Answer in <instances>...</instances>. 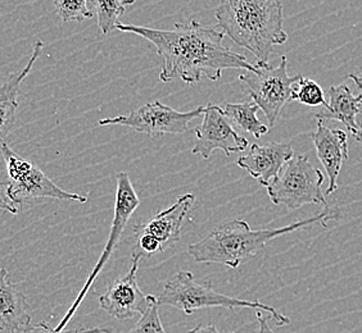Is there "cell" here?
I'll use <instances>...</instances> for the list:
<instances>
[{
	"label": "cell",
	"instance_id": "30bf717a",
	"mask_svg": "<svg viewBox=\"0 0 362 333\" xmlns=\"http://www.w3.org/2000/svg\"><path fill=\"white\" fill-rule=\"evenodd\" d=\"M194 132L197 143L192 149V154H198L203 159H209L215 150H223L226 155L240 153L250 144L248 140L234 130L223 108L212 103L204 107L202 123Z\"/></svg>",
	"mask_w": 362,
	"mask_h": 333
},
{
	"label": "cell",
	"instance_id": "7a4b0ae2",
	"mask_svg": "<svg viewBox=\"0 0 362 333\" xmlns=\"http://www.w3.org/2000/svg\"><path fill=\"white\" fill-rule=\"evenodd\" d=\"M217 28L258 63H269L272 48L288 40L279 0H225L215 12Z\"/></svg>",
	"mask_w": 362,
	"mask_h": 333
},
{
	"label": "cell",
	"instance_id": "603a6c76",
	"mask_svg": "<svg viewBox=\"0 0 362 333\" xmlns=\"http://www.w3.org/2000/svg\"><path fill=\"white\" fill-rule=\"evenodd\" d=\"M22 333H112L110 328H78V329H70V331H57L56 328H52L48 323L42 322L34 327H28Z\"/></svg>",
	"mask_w": 362,
	"mask_h": 333
},
{
	"label": "cell",
	"instance_id": "ba28073f",
	"mask_svg": "<svg viewBox=\"0 0 362 333\" xmlns=\"http://www.w3.org/2000/svg\"><path fill=\"white\" fill-rule=\"evenodd\" d=\"M204 107H197L193 111H179L156 100L140 107L126 116L100 119L99 126H125L133 131L149 136L182 135L188 131V125L193 119L203 116Z\"/></svg>",
	"mask_w": 362,
	"mask_h": 333
},
{
	"label": "cell",
	"instance_id": "484cf974",
	"mask_svg": "<svg viewBox=\"0 0 362 333\" xmlns=\"http://www.w3.org/2000/svg\"><path fill=\"white\" fill-rule=\"evenodd\" d=\"M187 333H221L218 329H217V327L215 325H207V326H204V325H198V326L193 328V329H190ZM230 333H235V332H230Z\"/></svg>",
	"mask_w": 362,
	"mask_h": 333
},
{
	"label": "cell",
	"instance_id": "d4e9b609",
	"mask_svg": "<svg viewBox=\"0 0 362 333\" xmlns=\"http://www.w3.org/2000/svg\"><path fill=\"white\" fill-rule=\"evenodd\" d=\"M258 322V331L257 333H275L272 329V327L269 326L267 318L264 317V314L261 312L256 313Z\"/></svg>",
	"mask_w": 362,
	"mask_h": 333
},
{
	"label": "cell",
	"instance_id": "ac0fdd59",
	"mask_svg": "<svg viewBox=\"0 0 362 333\" xmlns=\"http://www.w3.org/2000/svg\"><path fill=\"white\" fill-rule=\"evenodd\" d=\"M259 108L252 103H226L223 113L231 125L237 126L239 130L248 132L256 139H261L269 132V127L262 123L257 117Z\"/></svg>",
	"mask_w": 362,
	"mask_h": 333
},
{
	"label": "cell",
	"instance_id": "44dd1931",
	"mask_svg": "<svg viewBox=\"0 0 362 333\" xmlns=\"http://www.w3.org/2000/svg\"><path fill=\"white\" fill-rule=\"evenodd\" d=\"M54 7L63 22H83L90 20L94 16L88 7V0H57Z\"/></svg>",
	"mask_w": 362,
	"mask_h": 333
},
{
	"label": "cell",
	"instance_id": "d6986e66",
	"mask_svg": "<svg viewBox=\"0 0 362 333\" xmlns=\"http://www.w3.org/2000/svg\"><path fill=\"white\" fill-rule=\"evenodd\" d=\"M134 3V0H89L88 7L97 14L98 28L102 34L108 35L116 30L119 18L126 13V8Z\"/></svg>",
	"mask_w": 362,
	"mask_h": 333
},
{
	"label": "cell",
	"instance_id": "9a60e30c",
	"mask_svg": "<svg viewBox=\"0 0 362 333\" xmlns=\"http://www.w3.org/2000/svg\"><path fill=\"white\" fill-rule=\"evenodd\" d=\"M330 100L327 108L316 114V119L325 121H338L349 130V135L355 138L356 141H362V123L357 119L362 111V95H354L349 85L341 83L339 86H332L329 89Z\"/></svg>",
	"mask_w": 362,
	"mask_h": 333
},
{
	"label": "cell",
	"instance_id": "8fae6325",
	"mask_svg": "<svg viewBox=\"0 0 362 333\" xmlns=\"http://www.w3.org/2000/svg\"><path fill=\"white\" fill-rule=\"evenodd\" d=\"M140 258L132 255V268L124 277H119L103 293L98 295L99 305L115 320H132L143 315L151 305L153 295H146L136 281Z\"/></svg>",
	"mask_w": 362,
	"mask_h": 333
},
{
	"label": "cell",
	"instance_id": "e0dca14e",
	"mask_svg": "<svg viewBox=\"0 0 362 333\" xmlns=\"http://www.w3.org/2000/svg\"><path fill=\"white\" fill-rule=\"evenodd\" d=\"M42 49L44 44L42 40H37L34 44L33 54L28 59L26 67L17 73H12L8 77L7 81L0 86V144L4 143L9 132L13 128L16 114L18 109L20 85L31 72V68L34 67L37 58L42 54Z\"/></svg>",
	"mask_w": 362,
	"mask_h": 333
},
{
	"label": "cell",
	"instance_id": "52a82bcc",
	"mask_svg": "<svg viewBox=\"0 0 362 333\" xmlns=\"http://www.w3.org/2000/svg\"><path fill=\"white\" fill-rule=\"evenodd\" d=\"M0 145L1 155L7 166L8 198L17 207H20L22 202L37 198H50L81 204L88 202V198L84 195L74 194L59 188L39 166L18 157L6 143Z\"/></svg>",
	"mask_w": 362,
	"mask_h": 333
},
{
	"label": "cell",
	"instance_id": "9c48e42d",
	"mask_svg": "<svg viewBox=\"0 0 362 333\" xmlns=\"http://www.w3.org/2000/svg\"><path fill=\"white\" fill-rule=\"evenodd\" d=\"M139 205V196H138L135 188H134L130 176H129L127 172H119V174H117V188H116V199H115V208H113V219H112L110 236H108V240L105 243V249H103V253H102V255L99 258L98 263L95 264L94 270L91 272L90 276L88 278L84 289L80 292V295H78V298L75 301V304L72 305V309L69 312V314L64 317L62 323L57 327V331H63V327L70 320L71 315L76 310L77 305L84 298L85 293L88 292L89 287L93 285L95 278L99 276V273L105 268V263L110 260V258H111L113 251H115L116 246H117V243H119L126 224H127L129 219L132 218L134 212L138 209Z\"/></svg>",
	"mask_w": 362,
	"mask_h": 333
},
{
	"label": "cell",
	"instance_id": "5b68a950",
	"mask_svg": "<svg viewBox=\"0 0 362 333\" xmlns=\"http://www.w3.org/2000/svg\"><path fill=\"white\" fill-rule=\"evenodd\" d=\"M288 59L281 56L279 66L270 63H256L255 70L244 71L239 76L243 90L252 102L265 113L269 123L276 125L281 109L292 102L293 90L300 81V75H288Z\"/></svg>",
	"mask_w": 362,
	"mask_h": 333
},
{
	"label": "cell",
	"instance_id": "6da1fadb",
	"mask_svg": "<svg viewBox=\"0 0 362 333\" xmlns=\"http://www.w3.org/2000/svg\"><path fill=\"white\" fill-rule=\"evenodd\" d=\"M116 30L135 34L152 42L160 56V80L170 83L180 78L195 85L202 77L218 81L226 70H255V64L242 54L225 47L223 35L217 28H204L195 20L177 22L174 30H157L119 23Z\"/></svg>",
	"mask_w": 362,
	"mask_h": 333
},
{
	"label": "cell",
	"instance_id": "cb8c5ba5",
	"mask_svg": "<svg viewBox=\"0 0 362 333\" xmlns=\"http://www.w3.org/2000/svg\"><path fill=\"white\" fill-rule=\"evenodd\" d=\"M0 210H7L12 214L18 213V207L8 198L7 186H4L3 182H0Z\"/></svg>",
	"mask_w": 362,
	"mask_h": 333
},
{
	"label": "cell",
	"instance_id": "8992f818",
	"mask_svg": "<svg viewBox=\"0 0 362 333\" xmlns=\"http://www.w3.org/2000/svg\"><path fill=\"white\" fill-rule=\"evenodd\" d=\"M322 183L324 174L320 169L311 164L307 155H297L286 163L266 190L275 205L296 210L308 204L327 205Z\"/></svg>",
	"mask_w": 362,
	"mask_h": 333
},
{
	"label": "cell",
	"instance_id": "4316f807",
	"mask_svg": "<svg viewBox=\"0 0 362 333\" xmlns=\"http://www.w3.org/2000/svg\"><path fill=\"white\" fill-rule=\"evenodd\" d=\"M349 77L356 83L357 89L361 91L360 94L362 95V76H358V75H355V73H351V75H349Z\"/></svg>",
	"mask_w": 362,
	"mask_h": 333
},
{
	"label": "cell",
	"instance_id": "3957f363",
	"mask_svg": "<svg viewBox=\"0 0 362 333\" xmlns=\"http://www.w3.org/2000/svg\"><path fill=\"white\" fill-rule=\"evenodd\" d=\"M339 213L325 205L324 210L308 219H302L281 229H252L245 221H229L217 226L209 235L188 246V253L197 263L223 264L237 270L244 259L255 257L274 238L294 231L321 223L327 227L329 221L337 219Z\"/></svg>",
	"mask_w": 362,
	"mask_h": 333
},
{
	"label": "cell",
	"instance_id": "ffe728a7",
	"mask_svg": "<svg viewBox=\"0 0 362 333\" xmlns=\"http://www.w3.org/2000/svg\"><path fill=\"white\" fill-rule=\"evenodd\" d=\"M292 100H297L300 104L308 105V107H319V105H324V108L327 107L325 92L320 85L314 80L303 76L300 77V81L293 90Z\"/></svg>",
	"mask_w": 362,
	"mask_h": 333
},
{
	"label": "cell",
	"instance_id": "2e32d148",
	"mask_svg": "<svg viewBox=\"0 0 362 333\" xmlns=\"http://www.w3.org/2000/svg\"><path fill=\"white\" fill-rule=\"evenodd\" d=\"M26 296L13 285L6 268H0V331L22 333L31 325Z\"/></svg>",
	"mask_w": 362,
	"mask_h": 333
},
{
	"label": "cell",
	"instance_id": "5bb4252c",
	"mask_svg": "<svg viewBox=\"0 0 362 333\" xmlns=\"http://www.w3.org/2000/svg\"><path fill=\"white\" fill-rule=\"evenodd\" d=\"M194 202V195H182L171 207L154 215L146 223L136 226L135 231L139 234L138 236L153 238L160 245V251L173 246L180 240L182 223Z\"/></svg>",
	"mask_w": 362,
	"mask_h": 333
},
{
	"label": "cell",
	"instance_id": "4fadbf2b",
	"mask_svg": "<svg viewBox=\"0 0 362 333\" xmlns=\"http://www.w3.org/2000/svg\"><path fill=\"white\" fill-rule=\"evenodd\" d=\"M293 158L294 152L292 145L288 143H267L265 145L252 144L250 153L242 155L237 160V164L262 186L267 188Z\"/></svg>",
	"mask_w": 362,
	"mask_h": 333
},
{
	"label": "cell",
	"instance_id": "7c38bea8",
	"mask_svg": "<svg viewBox=\"0 0 362 333\" xmlns=\"http://www.w3.org/2000/svg\"><path fill=\"white\" fill-rule=\"evenodd\" d=\"M314 143L317 158L325 168L329 177V186L325 191L332 195L338 190V177L341 166L349 160V135L339 128H329L324 122L317 121L316 131L310 133Z\"/></svg>",
	"mask_w": 362,
	"mask_h": 333
},
{
	"label": "cell",
	"instance_id": "7402d4cb",
	"mask_svg": "<svg viewBox=\"0 0 362 333\" xmlns=\"http://www.w3.org/2000/svg\"><path fill=\"white\" fill-rule=\"evenodd\" d=\"M129 333H166L160 318V305L153 296L146 312L140 317Z\"/></svg>",
	"mask_w": 362,
	"mask_h": 333
},
{
	"label": "cell",
	"instance_id": "277c9868",
	"mask_svg": "<svg viewBox=\"0 0 362 333\" xmlns=\"http://www.w3.org/2000/svg\"><path fill=\"white\" fill-rule=\"evenodd\" d=\"M157 298L158 305H171L187 315L204 308H226L234 310L237 308H250L269 313L276 326H286L291 320L275 308L262 304L259 301H250L242 298L226 296L214 289L211 281L197 282L192 272L180 271L173 279L163 286V290Z\"/></svg>",
	"mask_w": 362,
	"mask_h": 333
}]
</instances>
